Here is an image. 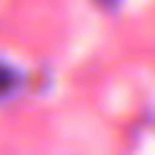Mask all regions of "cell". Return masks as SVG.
<instances>
[{
  "label": "cell",
  "instance_id": "6da1fadb",
  "mask_svg": "<svg viewBox=\"0 0 155 155\" xmlns=\"http://www.w3.org/2000/svg\"><path fill=\"white\" fill-rule=\"evenodd\" d=\"M14 87H16V71L11 65L0 63V98L8 95V93H14Z\"/></svg>",
  "mask_w": 155,
  "mask_h": 155
}]
</instances>
